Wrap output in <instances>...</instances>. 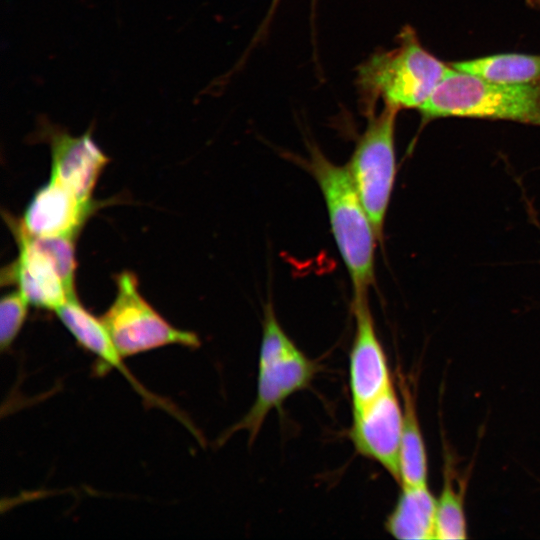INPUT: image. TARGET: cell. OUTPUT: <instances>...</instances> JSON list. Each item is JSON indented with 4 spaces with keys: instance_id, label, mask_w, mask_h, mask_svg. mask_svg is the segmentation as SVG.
Masks as SVG:
<instances>
[{
    "instance_id": "6da1fadb",
    "label": "cell",
    "mask_w": 540,
    "mask_h": 540,
    "mask_svg": "<svg viewBox=\"0 0 540 540\" xmlns=\"http://www.w3.org/2000/svg\"><path fill=\"white\" fill-rule=\"evenodd\" d=\"M306 167L322 193L330 228L351 280L352 300L368 298L375 284V252L380 241L348 167L335 164L317 147L310 148Z\"/></svg>"
},
{
    "instance_id": "7a4b0ae2",
    "label": "cell",
    "mask_w": 540,
    "mask_h": 540,
    "mask_svg": "<svg viewBox=\"0 0 540 540\" xmlns=\"http://www.w3.org/2000/svg\"><path fill=\"white\" fill-rule=\"evenodd\" d=\"M451 70L426 50L416 31L405 26L397 46L372 54L358 68L357 87L363 109L373 114L379 100L397 110L419 108Z\"/></svg>"
},
{
    "instance_id": "3957f363",
    "label": "cell",
    "mask_w": 540,
    "mask_h": 540,
    "mask_svg": "<svg viewBox=\"0 0 540 540\" xmlns=\"http://www.w3.org/2000/svg\"><path fill=\"white\" fill-rule=\"evenodd\" d=\"M418 111L423 123L466 117L540 126V84H502L451 67Z\"/></svg>"
},
{
    "instance_id": "277c9868",
    "label": "cell",
    "mask_w": 540,
    "mask_h": 540,
    "mask_svg": "<svg viewBox=\"0 0 540 540\" xmlns=\"http://www.w3.org/2000/svg\"><path fill=\"white\" fill-rule=\"evenodd\" d=\"M318 369V364L287 335L276 317L273 305L267 303L262 322L255 401L245 416L229 430L228 435L246 431L251 444L269 413L279 409L293 394L309 387Z\"/></svg>"
},
{
    "instance_id": "5b68a950",
    "label": "cell",
    "mask_w": 540,
    "mask_h": 540,
    "mask_svg": "<svg viewBox=\"0 0 540 540\" xmlns=\"http://www.w3.org/2000/svg\"><path fill=\"white\" fill-rule=\"evenodd\" d=\"M19 255L2 270L3 284H15L29 304L55 311L76 296L74 237H36L26 234L7 215Z\"/></svg>"
},
{
    "instance_id": "8992f818",
    "label": "cell",
    "mask_w": 540,
    "mask_h": 540,
    "mask_svg": "<svg viewBox=\"0 0 540 540\" xmlns=\"http://www.w3.org/2000/svg\"><path fill=\"white\" fill-rule=\"evenodd\" d=\"M399 110L384 106L369 120L347 164L380 242L396 176L395 123Z\"/></svg>"
},
{
    "instance_id": "52a82bcc",
    "label": "cell",
    "mask_w": 540,
    "mask_h": 540,
    "mask_svg": "<svg viewBox=\"0 0 540 540\" xmlns=\"http://www.w3.org/2000/svg\"><path fill=\"white\" fill-rule=\"evenodd\" d=\"M116 297L100 317L123 358L168 345L199 346L198 336L172 326L140 294L134 273L115 278Z\"/></svg>"
},
{
    "instance_id": "ba28073f",
    "label": "cell",
    "mask_w": 540,
    "mask_h": 540,
    "mask_svg": "<svg viewBox=\"0 0 540 540\" xmlns=\"http://www.w3.org/2000/svg\"><path fill=\"white\" fill-rule=\"evenodd\" d=\"M350 438L355 450L380 464L399 483L403 408L393 383L360 409L352 411Z\"/></svg>"
},
{
    "instance_id": "9c48e42d",
    "label": "cell",
    "mask_w": 540,
    "mask_h": 540,
    "mask_svg": "<svg viewBox=\"0 0 540 540\" xmlns=\"http://www.w3.org/2000/svg\"><path fill=\"white\" fill-rule=\"evenodd\" d=\"M37 133L51 149L50 180L57 182L83 201L92 200L99 175L109 159L92 138L91 130L72 136L64 129L40 118Z\"/></svg>"
},
{
    "instance_id": "30bf717a",
    "label": "cell",
    "mask_w": 540,
    "mask_h": 540,
    "mask_svg": "<svg viewBox=\"0 0 540 540\" xmlns=\"http://www.w3.org/2000/svg\"><path fill=\"white\" fill-rule=\"evenodd\" d=\"M355 331L349 355L352 411L362 408L393 383L387 358L369 306V298L352 300Z\"/></svg>"
},
{
    "instance_id": "8fae6325",
    "label": "cell",
    "mask_w": 540,
    "mask_h": 540,
    "mask_svg": "<svg viewBox=\"0 0 540 540\" xmlns=\"http://www.w3.org/2000/svg\"><path fill=\"white\" fill-rule=\"evenodd\" d=\"M98 204L83 201L55 181L41 187L25 209L22 219L15 220L30 236L76 238Z\"/></svg>"
},
{
    "instance_id": "7c38bea8",
    "label": "cell",
    "mask_w": 540,
    "mask_h": 540,
    "mask_svg": "<svg viewBox=\"0 0 540 540\" xmlns=\"http://www.w3.org/2000/svg\"><path fill=\"white\" fill-rule=\"evenodd\" d=\"M54 312L82 348L95 355L104 366L117 369L144 398L146 403L163 408L174 416H179L171 404H167L151 394L132 375L125 366L124 358L117 350L101 319L87 311L77 296L70 298Z\"/></svg>"
},
{
    "instance_id": "4fadbf2b",
    "label": "cell",
    "mask_w": 540,
    "mask_h": 540,
    "mask_svg": "<svg viewBox=\"0 0 540 540\" xmlns=\"http://www.w3.org/2000/svg\"><path fill=\"white\" fill-rule=\"evenodd\" d=\"M437 499L427 485L401 486V493L385 521L386 531L397 539H435Z\"/></svg>"
},
{
    "instance_id": "5bb4252c",
    "label": "cell",
    "mask_w": 540,
    "mask_h": 540,
    "mask_svg": "<svg viewBox=\"0 0 540 540\" xmlns=\"http://www.w3.org/2000/svg\"><path fill=\"white\" fill-rule=\"evenodd\" d=\"M403 408V429L399 454L400 486L427 485L428 464L425 443L409 384L399 377Z\"/></svg>"
},
{
    "instance_id": "9a60e30c",
    "label": "cell",
    "mask_w": 540,
    "mask_h": 540,
    "mask_svg": "<svg viewBox=\"0 0 540 540\" xmlns=\"http://www.w3.org/2000/svg\"><path fill=\"white\" fill-rule=\"evenodd\" d=\"M461 72L509 85L540 84V55L504 53L451 62Z\"/></svg>"
},
{
    "instance_id": "2e32d148",
    "label": "cell",
    "mask_w": 540,
    "mask_h": 540,
    "mask_svg": "<svg viewBox=\"0 0 540 540\" xmlns=\"http://www.w3.org/2000/svg\"><path fill=\"white\" fill-rule=\"evenodd\" d=\"M446 469L441 494L436 503L435 539L462 540L467 538L463 492L453 486Z\"/></svg>"
},
{
    "instance_id": "e0dca14e",
    "label": "cell",
    "mask_w": 540,
    "mask_h": 540,
    "mask_svg": "<svg viewBox=\"0 0 540 540\" xmlns=\"http://www.w3.org/2000/svg\"><path fill=\"white\" fill-rule=\"evenodd\" d=\"M29 302L17 289L5 294L0 303V348L8 350L14 343L27 317Z\"/></svg>"
},
{
    "instance_id": "ac0fdd59",
    "label": "cell",
    "mask_w": 540,
    "mask_h": 540,
    "mask_svg": "<svg viewBox=\"0 0 540 540\" xmlns=\"http://www.w3.org/2000/svg\"><path fill=\"white\" fill-rule=\"evenodd\" d=\"M279 1L280 0H272L271 7L269 9L268 15H267V17L265 18V21H264V23H265L263 25L264 27H266V24L269 22V19L272 17V14L274 13Z\"/></svg>"
},
{
    "instance_id": "d6986e66",
    "label": "cell",
    "mask_w": 540,
    "mask_h": 540,
    "mask_svg": "<svg viewBox=\"0 0 540 540\" xmlns=\"http://www.w3.org/2000/svg\"><path fill=\"white\" fill-rule=\"evenodd\" d=\"M526 3L532 8L540 9V0H526Z\"/></svg>"
}]
</instances>
